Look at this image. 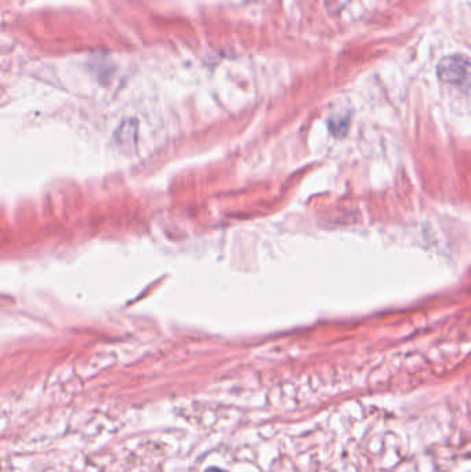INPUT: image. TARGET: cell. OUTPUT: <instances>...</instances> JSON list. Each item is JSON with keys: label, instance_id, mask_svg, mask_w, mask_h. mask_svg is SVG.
Segmentation results:
<instances>
[{"label": "cell", "instance_id": "1", "mask_svg": "<svg viewBox=\"0 0 471 472\" xmlns=\"http://www.w3.org/2000/svg\"><path fill=\"white\" fill-rule=\"evenodd\" d=\"M436 75L446 85L471 93V60L468 57L460 54L444 57L436 66Z\"/></svg>", "mask_w": 471, "mask_h": 472}, {"label": "cell", "instance_id": "2", "mask_svg": "<svg viewBox=\"0 0 471 472\" xmlns=\"http://www.w3.org/2000/svg\"><path fill=\"white\" fill-rule=\"evenodd\" d=\"M205 472H226L224 469L217 468V467H211V468L206 469Z\"/></svg>", "mask_w": 471, "mask_h": 472}]
</instances>
